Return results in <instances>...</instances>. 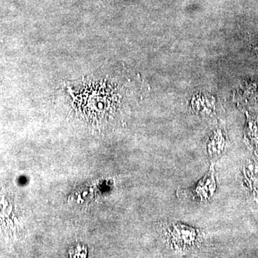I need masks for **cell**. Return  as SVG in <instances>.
Wrapping results in <instances>:
<instances>
[{
	"instance_id": "cell-1",
	"label": "cell",
	"mask_w": 258,
	"mask_h": 258,
	"mask_svg": "<svg viewBox=\"0 0 258 258\" xmlns=\"http://www.w3.org/2000/svg\"><path fill=\"white\" fill-rule=\"evenodd\" d=\"M168 241L171 247L184 250L196 244L200 237V232L191 227L179 223L168 226Z\"/></svg>"
},
{
	"instance_id": "cell-2",
	"label": "cell",
	"mask_w": 258,
	"mask_h": 258,
	"mask_svg": "<svg viewBox=\"0 0 258 258\" xmlns=\"http://www.w3.org/2000/svg\"><path fill=\"white\" fill-rule=\"evenodd\" d=\"M210 170L195 187L190 189L179 190V197L189 198L195 201L205 202L211 199L216 189L215 173L214 170Z\"/></svg>"
},
{
	"instance_id": "cell-3",
	"label": "cell",
	"mask_w": 258,
	"mask_h": 258,
	"mask_svg": "<svg viewBox=\"0 0 258 258\" xmlns=\"http://www.w3.org/2000/svg\"><path fill=\"white\" fill-rule=\"evenodd\" d=\"M244 184L254 198H258V161L249 160L243 168Z\"/></svg>"
},
{
	"instance_id": "cell-4",
	"label": "cell",
	"mask_w": 258,
	"mask_h": 258,
	"mask_svg": "<svg viewBox=\"0 0 258 258\" xmlns=\"http://www.w3.org/2000/svg\"><path fill=\"white\" fill-rule=\"evenodd\" d=\"M226 143H227V134L223 127L217 128V130L212 132L211 136L206 142L207 150L209 155L215 157L220 155L225 151Z\"/></svg>"
},
{
	"instance_id": "cell-5",
	"label": "cell",
	"mask_w": 258,
	"mask_h": 258,
	"mask_svg": "<svg viewBox=\"0 0 258 258\" xmlns=\"http://www.w3.org/2000/svg\"><path fill=\"white\" fill-rule=\"evenodd\" d=\"M247 116L244 142L256 154H258V118L249 114H247Z\"/></svg>"
}]
</instances>
